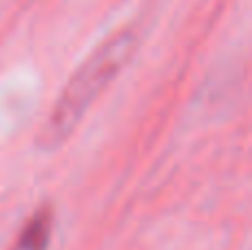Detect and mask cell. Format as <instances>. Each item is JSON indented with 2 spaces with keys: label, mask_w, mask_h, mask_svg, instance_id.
Here are the masks:
<instances>
[{
  "label": "cell",
  "mask_w": 252,
  "mask_h": 250,
  "mask_svg": "<svg viewBox=\"0 0 252 250\" xmlns=\"http://www.w3.org/2000/svg\"><path fill=\"white\" fill-rule=\"evenodd\" d=\"M53 230V213L49 206H42L31 215V219L20 230L11 250H47Z\"/></svg>",
  "instance_id": "obj_2"
},
{
  "label": "cell",
  "mask_w": 252,
  "mask_h": 250,
  "mask_svg": "<svg viewBox=\"0 0 252 250\" xmlns=\"http://www.w3.org/2000/svg\"><path fill=\"white\" fill-rule=\"evenodd\" d=\"M137 44V29L124 27V29L115 31L113 35H109L75 69V73L64 84L60 97L53 104L49 118L44 120L42 131L38 133V149L56 151L73 135V131L82 122L91 104L130 62Z\"/></svg>",
  "instance_id": "obj_1"
}]
</instances>
